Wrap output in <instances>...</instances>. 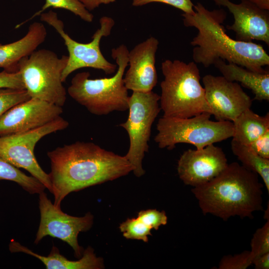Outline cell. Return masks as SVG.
Returning <instances> with one entry per match:
<instances>
[{"label": "cell", "instance_id": "obj_22", "mask_svg": "<svg viewBox=\"0 0 269 269\" xmlns=\"http://www.w3.org/2000/svg\"><path fill=\"white\" fill-rule=\"evenodd\" d=\"M14 182L30 194L44 192L45 186L32 176H28L7 161L0 157V180Z\"/></svg>", "mask_w": 269, "mask_h": 269}, {"label": "cell", "instance_id": "obj_5", "mask_svg": "<svg viewBox=\"0 0 269 269\" xmlns=\"http://www.w3.org/2000/svg\"><path fill=\"white\" fill-rule=\"evenodd\" d=\"M161 68L164 79L160 83L159 105L163 117L188 118L204 112L211 114L196 63L166 59Z\"/></svg>", "mask_w": 269, "mask_h": 269}, {"label": "cell", "instance_id": "obj_1", "mask_svg": "<svg viewBox=\"0 0 269 269\" xmlns=\"http://www.w3.org/2000/svg\"><path fill=\"white\" fill-rule=\"evenodd\" d=\"M47 155L54 205L61 208L72 192L126 176L133 168L125 156L106 150L92 142L78 141L58 146Z\"/></svg>", "mask_w": 269, "mask_h": 269}, {"label": "cell", "instance_id": "obj_15", "mask_svg": "<svg viewBox=\"0 0 269 269\" xmlns=\"http://www.w3.org/2000/svg\"><path fill=\"white\" fill-rule=\"evenodd\" d=\"M217 5L227 7L234 17V22L227 28L236 34L235 39L245 42L256 40L269 45V12L248 0L235 3L230 0H212Z\"/></svg>", "mask_w": 269, "mask_h": 269}, {"label": "cell", "instance_id": "obj_16", "mask_svg": "<svg viewBox=\"0 0 269 269\" xmlns=\"http://www.w3.org/2000/svg\"><path fill=\"white\" fill-rule=\"evenodd\" d=\"M158 45V40L151 36L129 51V67L124 76V82L128 90L147 92L152 91L156 86L155 59Z\"/></svg>", "mask_w": 269, "mask_h": 269}, {"label": "cell", "instance_id": "obj_21", "mask_svg": "<svg viewBox=\"0 0 269 269\" xmlns=\"http://www.w3.org/2000/svg\"><path fill=\"white\" fill-rule=\"evenodd\" d=\"M231 149L242 165L257 173L262 178L269 192V159L263 158L247 145L232 139Z\"/></svg>", "mask_w": 269, "mask_h": 269}, {"label": "cell", "instance_id": "obj_4", "mask_svg": "<svg viewBox=\"0 0 269 269\" xmlns=\"http://www.w3.org/2000/svg\"><path fill=\"white\" fill-rule=\"evenodd\" d=\"M129 51L125 44L112 49L111 55L118 69L111 77L92 79L88 72L76 74L68 88L69 95L95 115L128 110L130 96L124 76L128 66Z\"/></svg>", "mask_w": 269, "mask_h": 269}, {"label": "cell", "instance_id": "obj_27", "mask_svg": "<svg viewBox=\"0 0 269 269\" xmlns=\"http://www.w3.org/2000/svg\"><path fill=\"white\" fill-rule=\"evenodd\" d=\"M251 251L255 257L269 253V220L253 235Z\"/></svg>", "mask_w": 269, "mask_h": 269}, {"label": "cell", "instance_id": "obj_23", "mask_svg": "<svg viewBox=\"0 0 269 269\" xmlns=\"http://www.w3.org/2000/svg\"><path fill=\"white\" fill-rule=\"evenodd\" d=\"M49 7L68 10L87 22H92L94 18L93 15L86 8L80 0H45V3L41 10L34 14L30 18L17 25L16 27L20 26L23 23L34 17L40 15L43 11Z\"/></svg>", "mask_w": 269, "mask_h": 269}, {"label": "cell", "instance_id": "obj_3", "mask_svg": "<svg viewBox=\"0 0 269 269\" xmlns=\"http://www.w3.org/2000/svg\"><path fill=\"white\" fill-rule=\"evenodd\" d=\"M263 187L257 173L233 162L191 192L204 214L227 221L234 216L252 218L255 212L263 210Z\"/></svg>", "mask_w": 269, "mask_h": 269}, {"label": "cell", "instance_id": "obj_10", "mask_svg": "<svg viewBox=\"0 0 269 269\" xmlns=\"http://www.w3.org/2000/svg\"><path fill=\"white\" fill-rule=\"evenodd\" d=\"M69 122L61 116L39 128L23 133L0 136V157L17 168L27 171L52 193L48 174L38 163L34 155L36 143L44 136L62 131Z\"/></svg>", "mask_w": 269, "mask_h": 269}, {"label": "cell", "instance_id": "obj_12", "mask_svg": "<svg viewBox=\"0 0 269 269\" xmlns=\"http://www.w3.org/2000/svg\"><path fill=\"white\" fill-rule=\"evenodd\" d=\"M202 82L211 115L217 121L232 122L242 112L251 109L252 99L237 82L211 74L204 76Z\"/></svg>", "mask_w": 269, "mask_h": 269}, {"label": "cell", "instance_id": "obj_6", "mask_svg": "<svg viewBox=\"0 0 269 269\" xmlns=\"http://www.w3.org/2000/svg\"><path fill=\"white\" fill-rule=\"evenodd\" d=\"M211 114L204 112L188 118L163 117L156 124L157 133L154 140L160 148L172 149L178 143H185L201 149L232 137L233 123L213 121Z\"/></svg>", "mask_w": 269, "mask_h": 269}, {"label": "cell", "instance_id": "obj_14", "mask_svg": "<svg viewBox=\"0 0 269 269\" xmlns=\"http://www.w3.org/2000/svg\"><path fill=\"white\" fill-rule=\"evenodd\" d=\"M62 107L36 98L19 103L0 117V136L42 127L60 117Z\"/></svg>", "mask_w": 269, "mask_h": 269}, {"label": "cell", "instance_id": "obj_25", "mask_svg": "<svg viewBox=\"0 0 269 269\" xmlns=\"http://www.w3.org/2000/svg\"><path fill=\"white\" fill-rule=\"evenodd\" d=\"M30 98L25 89L0 88V117L14 106Z\"/></svg>", "mask_w": 269, "mask_h": 269}, {"label": "cell", "instance_id": "obj_2", "mask_svg": "<svg viewBox=\"0 0 269 269\" xmlns=\"http://www.w3.org/2000/svg\"><path fill=\"white\" fill-rule=\"evenodd\" d=\"M194 10L193 14L182 15L184 26L198 31L190 42L195 63L209 67L222 59L253 71H266L263 67L269 65V56L261 45L233 39L226 33L222 24L227 16L223 9L209 10L197 2Z\"/></svg>", "mask_w": 269, "mask_h": 269}, {"label": "cell", "instance_id": "obj_7", "mask_svg": "<svg viewBox=\"0 0 269 269\" xmlns=\"http://www.w3.org/2000/svg\"><path fill=\"white\" fill-rule=\"evenodd\" d=\"M68 59V56L59 57L52 50L41 49L20 60L17 71L30 98L62 107L64 105L67 91L62 74Z\"/></svg>", "mask_w": 269, "mask_h": 269}, {"label": "cell", "instance_id": "obj_36", "mask_svg": "<svg viewBox=\"0 0 269 269\" xmlns=\"http://www.w3.org/2000/svg\"><path fill=\"white\" fill-rule=\"evenodd\" d=\"M264 218H266L267 220H269V204L268 208L265 211Z\"/></svg>", "mask_w": 269, "mask_h": 269}, {"label": "cell", "instance_id": "obj_31", "mask_svg": "<svg viewBox=\"0 0 269 269\" xmlns=\"http://www.w3.org/2000/svg\"><path fill=\"white\" fill-rule=\"evenodd\" d=\"M247 145L261 157L269 159V131Z\"/></svg>", "mask_w": 269, "mask_h": 269}, {"label": "cell", "instance_id": "obj_13", "mask_svg": "<svg viewBox=\"0 0 269 269\" xmlns=\"http://www.w3.org/2000/svg\"><path fill=\"white\" fill-rule=\"evenodd\" d=\"M228 164L223 149L212 144L201 149L184 151L178 161L177 170L185 184L195 187L212 180Z\"/></svg>", "mask_w": 269, "mask_h": 269}, {"label": "cell", "instance_id": "obj_26", "mask_svg": "<svg viewBox=\"0 0 269 269\" xmlns=\"http://www.w3.org/2000/svg\"><path fill=\"white\" fill-rule=\"evenodd\" d=\"M255 258L251 251H245L233 256L226 255L219 263V269H246L253 265Z\"/></svg>", "mask_w": 269, "mask_h": 269}, {"label": "cell", "instance_id": "obj_35", "mask_svg": "<svg viewBox=\"0 0 269 269\" xmlns=\"http://www.w3.org/2000/svg\"><path fill=\"white\" fill-rule=\"evenodd\" d=\"M116 0H96L97 3L99 5L101 4H106L112 3L115 2Z\"/></svg>", "mask_w": 269, "mask_h": 269}, {"label": "cell", "instance_id": "obj_18", "mask_svg": "<svg viewBox=\"0 0 269 269\" xmlns=\"http://www.w3.org/2000/svg\"><path fill=\"white\" fill-rule=\"evenodd\" d=\"M11 253L21 252L34 257L41 261L47 269H100L104 268L103 260L97 257L93 249L88 247L83 253V257L78 261H71L60 254L58 248L53 246L47 256L33 252L14 240L9 244Z\"/></svg>", "mask_w": 269, "mask_h": 269}, {"label": "cell", "instance_id": "obj_29", "mask_svg": "<svg viewBox=\"0 0 269 269\" xmlns=\"http://www.w3.org/2000/svg\"><path fill=\"white\" fill-rule=\"evenodd\" d=\"M151 2L165 3L184 12V13L193 14L194 12V5L191 0H132L134 6H143Z\"/></svg>", "mask_w": 269, "mask_h": 269}, {"label": "cell", "instance_id": "obj_30", "mask_svg": "<svg viewBox=\"0 0 269 269\" xmlns=\"http://www.w3.org/2000/svg\"><path fill=\"white\" fill-rule=\"evenodd\" d=\"M0 88L25 89L18 71L9 72L3 70L0 72Z\"/></svg>", "mask_w": 269, "mask_h": 269}, {"label": "cell", "instance_id": "obj_20", "mask_svg": "<svg viewBox=\"0 0 269 269\" xmlns=\"http://www.w3.org/2000/svg\"><path fill=\"white\" fill-rule=\"evenodd\" d=\"M232 123V139L247 145L269 131V114L261 116L249 109L242 112Z\"/></svg>", "mask_w": 269, "mask_h": 269}, {"label": "cell", "instance_id": "obj_11", "mask_svg": "<svg viewBox=\"0 0 269 269\" xmlns=\"http://www.w3.org/2000/svg\"><path fill=\"white\" fill-rule=\"evenodd\" d=\"M39 209L40 221L34 243L38 244L47 236L56 238L67 243L75 257H80L83 249L78 244V236L90 229L93 215L88 212L83 217H75L65 213L54 205L44 191L39 194Z\"/></svg>", "mask_w": 269, "mask_h": 269}, {"label": "cell", "instance_id": "obj_24", "mask_svg": "<svg viewBox=\"0 0 269 269\" xmlns=\"http://www.w3.org/2000/svg\"><path fill=\"white\" fill-rule=\"evenodd\" d=\"M119 229L121 232L123 233V236L127 239L141 240L144 242H147L148 236L151 235V229L137 218L127 219L120 224Z\"/></svg>", "mask_w": 269, "mask_h": 269}, {"label": "cell", "instance_id": "obj_28", "mask_svg": "<svg viewBox=\"0 0 269 269\" xmlns=\"http://www.w3.org/2000/svg\"><path fill=\"white\" fill-rule=\"evenodd\" d=\"M150 229L157 230L161 225L167 223V217L164 211L156 209L142 210L138 213L137 217Z\"/></svg>", "mask_w": 269, "mask_h": 269}, {"label": "cell", "instance_id": "obj_19", "mask_svg": "<svg viewBox=\"0 0 269 269\" xmlns=\"http://www.w3.org/2000/svg\"><path fill=\"white\" fill-rule=\"evenodd\" d=\"M227 80L240 82L243 86L252 91L254 99L269 100V72L253 71L233 63L219 59L213 64Z\"/></svg>", "mask_w": 269, "mask_h": 269}, {"label": "cell", "instance_id": "obj_8", "mask_svg": "<svg viewBox=\"0 0 269 269\" xmlns=\"http://www.w3.org/2000/svg\"><path fill=\"white\" fill-rule=\"evenodd\" d=\"M159 99L160 95L152 91L133 92L130 96L128 119L119 125L129 137V148L124 156L138 177L145 173L142 160L148 151L152 125L161 111Z\"/></svg>", "mask_w": 269, "mask_h": 269}, {"label": "cell", "instance_id": "obj_34", "mask_svg": "<svg viewBox=\"0 0 269 269\" xmlns=\"http://www.w3.org/2000/svg\"><path fill=\"white\" fill-rule=\"evenodd\" d=\"M261 8L269 10V0H248Z\"/></svg>", "mask_w": 269, "mask_h": 269}, {"label": "cell", "instance_id": "obj_32", "mask_svg": "<svg viewBox=\"0 0 269 269\" xmlns=\"http://www.w3.org/2000/svg\"><path fill=\"white\" fill-rule=\"evenodd\" d=\"M253 265L256 269H269V253L255 257Z\"/></svg>", "mask_w": 269, "mask_h": 269}, {"label": "cell", "instance_id": "obj_9", "mask_svg": "<svg viewBox=\"0 0 269 269\" xmlns=\"http://www.w3.org/2000/svg\"><path fill=\"white\" fill-rule=\"evenodd\" d=\"M40 20L53 27L64 41L69 55L68 61L62 74V81L64 82L68 77L75 71L82 68H93L103 71L107 75L115 73L117 65L108 61L101 52L100 44L103 37L110 35L115 25L111 17L100 18V28L92 36L89 43H83L72 39L64 29V23L56 12L50 10L40 14Z\"/></svg>", "mask_w": 269, "mask_h": 269}, {"label": "cell", "instance_id": "obj_17", "mask_svg": "<svg viewBox=\"0 0 269 269\" xmlns=\"http://www.w3.org/2000/svg\"><path fill=\"white\" fill-rule=\"evenodd\" d=\"M46 36L44 25L36 21L29 25L26 34L20 39L6 44L0 43V68L9 72H17L20 60L36 50Z\"/></svg>", "mask_w": 269, "mask_h": 269}, {"label": "cell", "instance_id": "obj_33", "mask_svg": "<svg viewBox=\"0 0 269 269\" xmlns=\"http://www.w3.org/2000/svg\"><path fill=\"white\" fill-rule=\"evenodd\" d=\"M88 10H93L99 6L96 0H80Z\"/></svg>", "mask_w": 269, "mask_h": 269}]
</instances>
